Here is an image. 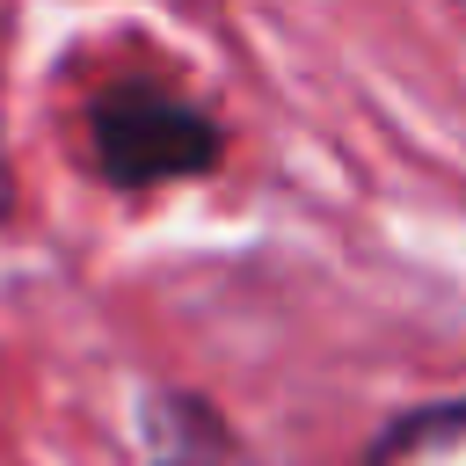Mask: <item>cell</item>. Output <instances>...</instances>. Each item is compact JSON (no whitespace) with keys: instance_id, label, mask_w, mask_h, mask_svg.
Here are the masks:
<instances>
[{"instance_id":"1","label":"cell","mask_w":466,"mask_h":466,"mask_svg":"<svg viewBox=\"0 0 466 466\" xmlns=\"http://www.w3.org/2000/svg\"><path fill=\"white\" fill-rule=\"evenodd\" d=\"M95 160L116 189H153V182H182V175H204L218 167V124L182 102V95H160V87H109L95 95Z\"/></svg>"},{"instance_id":"2","label":"cell","mask_w":466,"mask_h":466,"mask_svg":"<svg viewBox=\"0 0 466 466\" xmlns=\"http://www.w3.org/2000/svg\"><path fill=\"white\" fill-rule=\"evenodd\" d=\"M364 466H466V400H437L400 415Z\"/></svg>"},{"instance_id":"3","label":"cell","mask_w":466,"mask_h":466,"mask_svg":"<svg viewBox=\"0 0 466 466\" xmlns=\"http://www.w3.org/2000/svg\"><path fill=\"white\" fill-rule=\"evenodd\" d=\"M153 466H197V459H189V451H160Z\"/></svg>"},{"instance_id":"4","label":"cell","mask_w":466,"mask_h":466,"mask_svg":"<svg viewBox=\"0 0 466 466\" xmlns=\"http://www.w3.org/2000/svg\"><path fill=\"white\" fill-rule=\"evenodd\" d=\"M0 211H7V167H0Z\"/></svg>"}]
</instances>
